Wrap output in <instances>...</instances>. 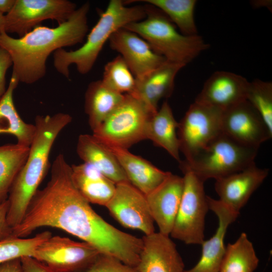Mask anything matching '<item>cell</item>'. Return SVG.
Wrapping results in <instances>:
<instances>
[{"label": "cell", "instance_id": "d6986e66", "mask_svg": "<svg viewBox=\"0 0 272 272\" xmlns=\"http://www.w3.org/2000/svg\"><path fill=\"white\" fill-rule=\"evenodd\" d=\"M268 169L254 163L239 172L216 180L215 190L219 200L237 213L268 175Z\"/></svg>", "mask_w": 272, "mask_h": 272}, {"label": "cell", "instance_id": "6da1fadb", "mask_svg": "<svg viewBox=\"0 0 272 272\" xmlns=\"http://www.w3.org/2000/svg\"><path fill=\"white\" fill-rule=\"evenodd\" d=\"M44 227L63 230L94 247L100 253L136 266L142 238L114 227L99 216L76 187L72 167L62 154L53 161L46 186L36 192L14 235L26 238Z\"/></svg>", "mask_w": 272, "mask_h": 272}, {"label": "cell", "instance_id": "83f0119b", "mask_svg": "<svg viewBox=\"0 0 272 272\" xmlns=\"http://www.w3.org/2000/svg\"><path fill=\"white\" fill-rule=\"evenodd\" d=\"M259 259L253 245L245 233L226 247L220 272H253Z\"/></svg>", "mask_w": 272, "mask_h": 272}, {"label": "cell", "instance_id": "ba28073f", "mask_svg": "<svg viewBox=\"0 0 272 272\" xmlns=\"http://www.w3.org/2000/svg\"><path fill=\"white\" fill-rule=\"evenodd\" d=\"M180 169L184 187L170 235L186 244L201 245L205 240V218L209 210L205 182L189 170Z\"/></svg>", "mask_w": 272, "mask_h": 272}, {"label": "cell", "instance_id": "d4e9b609", "mask_svg": "<svg viewBox=\"0 0 272 272\" xmlns=\"http://www.w3.org/2000/svg\"><path fill=\"white\" fill-rule=\"evenodd\" d=\"M19 82L12 74L6 91L0 99V134L15 136L18 144L29 147L34 138L36 127L34 124L25 122L15 106L13 93Z\"/></svg>", "mask_w": 272, "mask_h": 272}, {"label": "cell", "instance_id": "9a60e30c", "mask_svg": "<svg viewBox=\"0 0 272 272\" xmlns=\"http://www.w3.org/2000/svg\"><path fill=\"white\" fill-rule=\"evenodd\" d=\"M209 210L218 219V227L215 234L209 240H204L201 254L197 263L191 268L184 272H220L225 254L226 246L224 238L228 227L239 214L222 202L207 196Z\"/></svg>", "mask_w": 272, "mask_h": 272}, {"label": "cell", "instance_id": "277c9868", "mask_svg": "<svg viewBox=\"0 0 272 272\" xmlns=\"http://www.w3.org/2000/svg\"><path fill=\"white\" fill-rule=\"evenodd\" d=\"M146 16L145 6H127L121 0H111L81 47L71 51L60 48L53 53L54 68L67 79L72 64L76 65L81 74L88 73L112 35L129 23L143 20Z\"/></svg>", "mask_w": 272, "mask_h": 272}, {"label": "cell", "instance_id": "ffe728a7", "mask_svg": "<svg viewBox=\"0 0 272 272\" xmlns=\"http://www.w3.org/2000/svg\"><path fill=\"white\" fill-rule=\"evenodd\" d=\"M184 66L166 61L146 75L135 78L134 91L129 95L139 100L151 113H155L158 110L160 100L172 95L175 77Z\"/></svg>", "mask_w": 272, "mask_h": 272}, {"label": "cell", "instance_id": "5bb4252c", "mask_svg": "<svg viewBox=\"0 0 272 272\" xmlns=\"http://www.w3.org/2000/svg\"><path fill=\"white\" fill-rule=\"evenodd\" d=\"M108 41L110 47L119 53L135 78L146 75L167 61L144 39L123 27L115 31Z\"/></svg>", "mask_w": 272, "mask_h": 272}, {"label": "cell", "instance_id": "2e32d148", "mask_svg": "<svg viewBox=\"0 0 272 272\" xmlns=\"http://www.w3.org/2000/svg\"><path fill=\"white\" fill-rule=\"evenodd\" d=\"M249 83L241 75L217 71L206 81L194 101L224 110L246 100Z\"/></svg>", "mask_w": 272, "mask_h": 272}, {"label": "cell", "instance_id": "cb8c5ba5", "mask_svg": "<svg viewBox=\"0 0 272 272\" xmlns=\"http://www.w3.org/2000/svg\"><path fill=\"white\" fill-rule=\"evenodd\" d=\"M178 122L175 120L167 101L149 118L146 128V140L162 148L180 163L179 142L177 135Z\"/></svg>", "mask_w": 272, "mask_h": 272}, {"label": "cell", "instance_id": "8fae6325", "mask_svg": "<svg viewBox=\"0 0 272 272\" xmlns=\"http://www.w3.org/2000/svg\"><path fill=\"white\" fill-rule=\"evenodd\" d=\"M99 253L86 242L51 236L38 246L32 257L55 272H80L88 267Z\"/></svg>", "mask_w": 272, "mask_h": 272}, {"label": "cell", "instance_id": "74e56055", "mask_svg": "<svg viewBox=\"0 0 272 272\" xmlns=\"http://www.w3.org/2000/svg\"><path fill=\"white\" fill-rule=\"evenodd\" d=\"M16 0H0V12L8 14L13 8Z\"/></svg>", "mask_w": 272, "mask_h": 272}, {"label": "cell", "instance_id": "7402d4cb", "mask_svg": "<svg viewBox=\"0 0 272 272\" xmlns=\"http://www.w3.org/2000/svg\"><path fill=\"white\" fill-rule=\"evenodd\" d=\"M77 153L84 163L95 167L116 184L129 182L114 154L93 134L79 136Z\"/></svg>", "mask_w": 272, "mask_h": 272}, {"label": "cell", "instance_id": "7c38bea8", "mask_svg": "<svg viewBox=\"0 0 272 272\" xmlns=\"http://www.w3.org/2000/svg\"><path fill=\"white\" fill-rule=\"evenodd\" d=\"M105 207L126 228L141 231L145 235L155 232L146 195L128 181L116 184L114 193Z\"/></svg>", "mask_w": 272, "mask_h": 272}, {"label": "cell", "instance_id": "44dd1931", "mask_svg": "<svg viewBox=\"0 0 272 272\" xmlns=\"http://www.w3.org/2000/svg\"><path fill=\"white\" fill-rule=\"evenodd\" d=\"M104 145L114 154L129 183L145 195L160 185L170 173L159 169L127 149Z\"/></svg>", "mask_w": 272, "mask_h": 272}, {"label": "cell", "instance_id": "f35d334b", "mask_svg": "<svg viewBox=\"0 0 272 272\" xmlns=\"http://www.w3.org/2000/svg\"><path fill=\"white\" fill-rule=\"evenodd\" d=\"M5 15L0 12V35L5 32Z\"/></svg>", "mask_w": 272, "mask_h": 272}, {"label": "cell", "instance_id": "8d00e7d4", "mask_svg": "<svg viewBox=\"0 0 272 272\" xmlns=\"http://www.w3.org/2000/svg\"><path fill=\"white\" fill-rule=\"evenodd\" d=\"M0 272H22L21 258L12 260L1 264Z\"/></svg>", "mask_w": 272, "mask_h": 272}, {"label": "cell", "instance_id": "e575fe53", "mask_svg": "<svg viewBox=\"0 0 272 272\" xmlns=\"http://www.w3.org/2000/svg\"><path fill=\"white\" fill-rule=\"evenodd\" d=\"M8 209L9 201L7 199L0 204V241L14 236L13 228L7 221Z\"/></svg>", "mask_w": 272, "mask_h": 272}, {"label": "cell", "instance_id": "9c48e42d", "mask_svg": "<svg viewBox=\"0 0 272 272\" xmlns=\"http://www.w3.org/2000/svg\"><path fill=\"white\" fill-rule=\"evenodd\" d=\"M222 110L194 101L178 122L180 152L190 161L222 133Z\"/></svg>", "mask_w": 272, "mask_h": 272}, {"label": "cell", "instance_id": "4dcf8cb0", "mask_svg": "<svg viewBox=\"0 0 272 272\" xmlns=\"http://www.w3.org/2000/svg\"><path fill=\"white\" fill-rule=\"evenodd\" d=\"M51 236L50 231H45L31 238L14 236L1 241L0 264L23 256H32L38 246Z\"/></svg>", "mask_w": 272, "mask_h": 272}, {"label": "cell", "instance_id": "484cf974", "mask_svg": "<svg viewBox=\"0 0 272 272\" xmlns=\"http://www.w3.org/2000/svg\"><path fill=\"white\" fill-rule=\"evenodd\" d=\"M124 97L106 87L101 80L89 84L85 95V111L92 131L119 105Z\"/></svg>", "mask_w": 272, "mask_h": 272}, {"label": "cell", "instance_id": "5b68a950", "mask_svg": "<svg viewBox=\"0 0 272 272\" xmlns=\"http://www.w3.org/2000/svg\"><path fill=\"white\" fill-rule=\"evenodd\" d=\"M146 17L127 24L123 28L134 32L167 61L186 65L210 47L198 34H182L159 9L149 4L145 6Z\"/></svg>", "mask_w": 272, "mask_h": 272}, {"label": "cell", "instance_id": "7a4b0ae2", "mask_svg": "<svg viewBox=\"0 0 272 272\" xmlns=\"http://www.w3.org/2000/svg\"><path fill=\"white\" fill-rule=\"evenodd\" d=\"M87 2L71 17L54 28L37 26L18 38L6 32L0 35V47L7 50L13 61V73L19 82L32 84L41 79L46 72L48 56L56 50L81 43L89 27Z\"/></svg>", "mask_w": 272, "mask_h": 272}, {"label": "cell", "instance_id": "603a6c76", "mask_svg": "<svg viewBox=\"0 0 272 272\" xmlns=\"http://www.w3.org/2000/svg\"><path fill=\"white\" fill-rule=\"evenodd\" d=\"M71 167L74 182L82 196L90 203L105 207L114 193L116 184L89 164Z\"/></svg>", "mask_w": 272, "mask_h": 272}, {"label": "cell", "instance_id": "4fadbf2b", "mask_svg": "<svg viewBox=\"0 0 272 272\" xmlns=\"http://www.w3.org/2000/svg\"><path fill=\"white\" fill-rule=\"evenodd\" d=\"M221 129L236 142L258 149L272 136L260 114L246 100L223 111Z\"/></svg>", "mask_w": 272, "mask_h": 272}, {"label": "cell", "instance_id": "f546056e", "mask_svg": "<svg viewBox=\"0 0 272 272\" xmlns=\"http://www.w3.org/2000/svg\"><path fill=\"white\" fill-rule=\"evenodd\" d=\"M103 84L110 90L121 94H131L135 86V78L119 55L104 66Z\"/></svg>", "mask_w": 272, "mask_h": 272}, {"label": "cell", "instance_id": "3957f363", "mask_svg": "<svg viewBox=\"0 0 272 272\" xmlns=\"http://www.w3.org/2000/svg\"><path fill=\"white\" fill-rule=\"evenodd\" d=\"M72 121L71 115L62 112L36 116V132L29 146L27 158L13 183L8 198L7 221L12 228L22 220L46 174L49 155L56 139Z\"/></svg>", "mask_w": 272, "mask_h": 272}, {"label": "cell", "instance_id": "d6a6232c", "mask_svg": "<svg viewBox=\"0 0 272 272\" xmlns=\"http://www.w3.org/2000/svg\"><path fill=\"white\" fill-rule=\"evenodd\" d=\"M80 272H139L114 256L99 253L95 260Z\"/></svg>", "mask_w": 272, "mask_h": 272}, {"label": "cell", "instance_id": "836d02e7", "mask_svg": "<svg viewBox=\"0 0 272 272\" xmlns=\"http://www.w3.org/2000/svg\"><path fill=\"white\" fill-rule=\"evenodd\" d=\"M13 65L12 58L3 48L0 47V99L6 91V75L9 68Z\"/></svg>", "mask_w": 272, "mask_h": 272}, {"label": "cell", "instance_id": "d590c367", "mask_svg": "<svg viewBox=\"0 0 272 272\" xmlns=\"http://www.w3.org/2000/svg\"><path fill=\"white\" fill-rule=\"evenodd\" d=\"M22 272H55L32 256L21 258Z\"/></svg>", "mask_w": 272, "mask_h": 272}, {"label": "cell", "instance_id": "e0dca14e", "mask_svg": "<svg viewBox=\"0 0 272 272\" xmlns=\"http://www.w3.org/2000/svg\"><path fill=\"white\" fill-rule=\"evenodd\" d=\"M184 187L183 177L172 173L146 195L152 218L159 232L170 236Z\"/></svg>", "mask_w": 272, "mask_h": 272}, {"label": "cell", "instance_id": "52a82bcc", "mask_svg": "<svg viewBox=\"0 0 272 272\" xmlns=\"http://www.w3.org/2000/svg\"><path fill=\"white\" fill-rule=\"evenodd\" d=\"M153 114L137 98L124 94L121 102L92 134L104 145L128 149L146 140L147 124Z\"/></svg>", "mask_w": 272, "mask_h": 272}, {"label": "cell", "instance_id": "1f68e13d", "mask_svg": "<svg viewBox=\"0 0 272 272\" xmlns=\"http://www.w3.org/2000/svg\"><path fill=\"white\" fill-rule=\"evenodd\" d=\"M247 100L260 114L272 132V83L255 79L249 82Z\"/></svg>", "mask_w": 272, "mask_h": 272}, {"label": "cell", "instance_id": "f1b7e54d", "mask_svg": "<svg viewBox=\"0 0 272 272\" xmlns=\"http://www.w3.org/2000/svg\"><path fill=\"white\" fill-rule=\"evenodd\" d=\"M161 10L183 35L198 34L194 20L196 0H143Z\"/></svg>", "mask_w": 272, "mask_h": 272}, {"label": "cell", "instance_id": "4316f807", "mask_svg": "<svg viewBox=\"0 0 272 272\" xmlns=\"http://www.w3.org/2000/svg\"><path fill=\"white\" fill-rule=\"evenodd\" d=\"M29 152V147L18 143L0 146V204L8 199L11 188Z\"/></svg>", "mask_w": 272, "mask_h": 272}, {"label": "cell", "instance_id": "ac0fdd59", "mask_svg": "<svg viewBox=\"0 0 272 272\" xmlns=\"http://www.w3.org/2000/svg\"><path fill=\"white\" fill-rule=\"evenodd\" d=\"M139 272H184V264L175 243L169 237L154 232L142 238Z\"/></svg>", "mask_w": 272, "mask_h": 272}, {"label": "cell", "instance_id": "30bf717a", "mask_svg": "<svg viewBox=\"0 0 272 272\" xmlns=\"http://www.w3.org/2000/svg\"><path fill=\"white\" fill-rule=\"evenodd\" d=\"M77 9L76 4L68 0H16L5 15V32L21 37L44 20L64 22Z\"/></svg>", "mask_w": 272, "mask_h": 272}, {"label": "cell", "instance_id": "8992f818", "mask_svg": "<svg viewBox=\"0 0 272 272\" xmlns=\"http://www.w3.org/2000/svg\"><path fill=\"white\" fill-rule=\"evenodd\" d=\"M258 148L243 145L222 132L190 161H181L186 168L203 182L241 171L253 164Z\"/></svg>", "mask_w": 272, "mask_h": 272}]
</instances>
